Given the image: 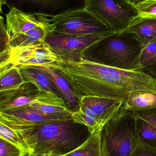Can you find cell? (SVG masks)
<instances>
[{
  "label": "cell",
  "mask_w": 156,
  "mask_h": 156,
  "mask_svg": "<svg viewBox=\"0 0 156 156\" xmlns=\"http://www.w3.org/2000/svg\"><path fill=\"white\" fill-rule=\"evenodd\" d=\"M140 1H142V0H131V2H132V3L135 4Z\"/></svg>",
  "instance_id": "f546056e"
},
{
  "label": "cell",
  "mask_w": 156,
  "mask_h": 156,
  "mask_svg": "<svg viewBox=\"0 0 156 156\" xmlns=\"http://www.w3.org/2000/svg\"><path fill=\"white\" fill-rule=\"evenodd\" d=\"M130 110H139L156 107V92L149 90H137L130 93L125 101Z\"/></svg>",
  "instance_id": "ac0fdd59"
},
{
  "label": "cell",
  "mask_w": 156,
  "mask_h": 156,
  "mask_svg": "<svg viewBox=\"0 0 156 156\" xmlns=\"http://www.w3.org/2000/svg\"><path fill=\"white\" fill-rule=\"evenodd\" d=\"M143 48L136 36L126 29L99 41L87 51L86 58L119 69L143 71L140 56Z\"/></svg>",
  "instance_id": "3957f363"
},
{
  "label": "cell",
  "mask_w": 156,
  "mask_h": 156,
  "mask_svg": "<svg viewBox=\"0 0 156 156\" xmlns=\"http://www.w3.org/2000/svg\"><path fill=\"white\" fill-rule=\"evenodd\" d=\"M131 156H156V151L139 143Z\"/></svg>",
  "instance_id": "4316f807"
},
{
  "label": "cell",
  "mask_w": 156,
  "mask_h": 156,
  "mask_svg": "<svg viewBox=\"0 0 156 156\" xmlns=\"http://www.w3.org/2000/svg\"><path fill=\"white\" fill-rule=\"evenodd\" d=\"M24 82L18 66L10 64L0 67V91L18 88Z\"/></svg>",
  "instance_id": "d6986e66"
},
{
  "label": "cell",
  "mask_w": 156,
  "mask_h": 156,
  "mask_svg": "<svg viewBox=\"0 0 156 156\" xmlns=\"http://www.w3.org/2000/svg\"><path fill=\"white\" fill-rule=\"evenodd\" d=\"M71 118L69 115L45 114L30 108L28 105L0 111V122L13 130Z\"/></svg>",
  "instance_id": "8fae6325"
},
{
  "label": "cell",
  "mask_w": 156,
  "mask_h": 156,
  "mask_svg": "<svg viewBox=\"0 0 156 156\" xmlns=\"http://www.w3.org/2000/svg\"><path fill=\"white\" fill-rule=\"evenodd\" d=\"M39 92L35 85L28 82L16 89L0 91V111L31 104Z\"/></svg>",
  "instance_id": "7c38bea8"
},
{
  "label": "cell",
  "mask_w": 156,
  "mask_h": 156,
  "mask_svg": "<svg viewBox=\"0 0 156 156\" xmlns=\"http://www.w3.org/2000/svg\"><path fill=\"white\" fill-rule=\"evenodd\" d=\"M114 32L83 35L67 34L53 31L45 42L62 59H78L94 45Z\"/></svg>",
  "instance_id": "9c48e42d"
},
{
  "label": "cell",
  "mask_w": 156,
  "mask_h": 156,
  "mask_svg": "<svg viewBox=\"0 0 156 156\" xmlns=\"http://www.w3.org/2000/svg\"><path fill=\"white\" fill-rule=\"evenodd\" d=\"M78 100V108L71 115L75 122L85 126L91 133L100 132L125 101L98 96H84Z\"/></svg>",
  "instance_id": "8992f818"
},
{
  "label": "cell",
  "mask_w": 156,
  "mask_h": 156,
  "mask_svg": "<svg viewBox=\"0 0 156 156\" xmlns=\"http://www.w3.org/2000/svg\"><path fill=\"white\" fill-rule=\"evenodd\" d=\"M127 30L136 36L144 47L156 39V18L139 16Z\"/></svg>",
  "instance_id": "2e32d148"
},
{
  "label": "cell",
  "mask_w": 156,
  "mask_h": 156,
  "mask_svg": "<svg viewBox=\"0 0 156 156\" xmlns=\"http://www.w3.org/2000/svg\"><path fill=\"white\" fill-rule=\"evenodd\" d=\"M8 1V0H0V10H1V12L2 11V7L3 5L6 4Z\"/></svg>",
  "instance_id": "f1b7e54d"
},
{
  "label": "cell",
  "mask_w": 156,
  "mask_h": 156,
  "mask_svg": "<svg viewBox=\"0 0 156 156\" xmlns=\"http://www.w3.org/2000/svg\"><path fill=\"white\" fill-rule=\"evenodd\" d=\"M50 67L67 80L78 99L93 96L125 100L137 90L156 92V78L143 71L115 68L85 57L61 59Z\"/></svg>",
  "instance_id": "6da1fadb"
},
{
  "label": "cell",
  "mask_w": 156,
  "mask_h": 156,
  "mask_svg": "<svg viewBox=\"0 0 156 156\" xmlns=\"http://www.w3.org/2000/svg\"><path fill=\"white\" fill-rule=\"evenodd\" d=\"M127 1H129V2H131V0H126Z\"/></svg>",
  "instance_id": "1f68e13d"
},
{
  "label": "cell",
  "mask_w": 156,
  "mask_h": 156,
  "mask_svg": "<svg viewBox=\"0 0 156 156\" xmlns=\"http://www.w3.org/2000/svg\"><path fill=\"white\" fill-rule=\"evenodd\" d=\"M60 59L45 42L10 49L9 62L18 66H50Z\"/></svg>",
  "instance_id": "30bf717a"
},
{
  "label": "cell",
  "mask_w": 156,
  "mask_h": 156,
  "mask_svg": "<svg viewBox=\"0 0 156 156\" xmlns=\"http://www.w3.org/2000/svg\"><path fill=\"white\" fill-rule=\"evenodd\" d=\"M32 67L41 71L50 79L61 93L71 111L73 112L78 110V100L75 92L67 80L57 70L49 66Z\"/></svg>",
  "instance_id": "9a60e30c"
},
{
  "label": "cell",
  "mask_w": 156,
  "mask_h": 156,
  "mask_svg": "<svg viewBox=\"0 0 156 156\" xmlns=\"http://www.w3.org/2000/svg\"><path fill=\"white\" fill-rule=\"evenodd\" d=\"M16 5L33 9V13L54 16L62 12L77 9L72 6L74 0H13Z\"/></svg>",
  "instance_id": "5bb4252c"
},
{
  "label": "cell",
  "mask_w": 156,
  "mask_h": 156,
  "mask_svg": "<svg viewBox=\"0 0 156 156\" xmlns=\"http://www.w3.org/2000/svg\"><path fill=\"white\" fill-rule=\"evenodd\" d=\"M13 130L31 156L65 155L79 147L91 134L86 126L75 122L72 117Z\"/></svg>",
  "instance_id": "7a4b0ae2"
},
{
  "label": "cell",
  "mask_w": 156,
  "mask_h": 156,
  "mask_svg": "<svg viewBox=\"0 0 156 156\" xmlns=\"http://www.w3.org/2000/svg\"><path fill=\"white\" fill-rule=\"evenodd\" d=\"M134 5L140 17L156 18V0H142Z\"/></svg>",
  "instance_id": "cb8c5ba5"
},
{
  "label": "cell",
  "mask_w": 156,
  "mask_h": 156,
  "mask_svg": "<svg viewBox=\"0 0 156 156\" xmlns=\"http://www.w3.org/2000/svg\"><path fill=\"white\" fill-rule=\"evenodd\" d=\"M26 156H31L29 155H27ZM41 156H56L53 155H52V154H47V155H44Z\"/></svg>",
  "instance_id": "4dcf8cb0"
},
{
  "label": "cell",
  "mask_w": 156,
  "mask_h": 156,
  "mask_svg": "<svg viewBox=\"0 0 156 156\" xmlns=\"http://www.w3.org/2000/svg\"><path fill=\"white\" fill-rule=\"evenodd\" d=\"M132 111L136 117L145 120L156 128V107Z\"/></svg>",
  "instance_id": "484cf974"
},
{
  "label": "cell",
  "mask_w": 156,
  "mask_h": 156,
  "mask_svg": "<svg viewBox=\"0 0 156 156\" xmlns=\"http://www.w3.org/2000/svg\"><path fill=\"white\" fill-rule=\"evenodd\" d=\"M84 7L115 33L126 30L139 17L134 4L126 0H84Z\"/></svg>",
  "instance_id": "52a82bcc"
},
{
  "label": "cell",
  "mask_w": 156,
  "mask_h": 156,
  "mask_svg": "<svg viewBox=\"0 0 156 156\" xmlns=\"http://www.w3.org/2000/svg\"><path fill=\"white\" fill-rule=\"evenodd\" d=\"M102 156H131L139 144L136 118L125 101L100 131Z\"/></svg>",
  "instance_id": "5b68a950"
},
{
  "label": "cell",
  "mask_w": 156,
  "mask_h": 156,
  "mask_svg": "<svg viewBox=\"0 0 156 156\" xmlns=\"http://www.w3.org/2000/svg\"><path fill=\"white\" fill-rule=\"evenodd\" d=\"M19 67L25 82L34 83L38 88L39 91L52 92L59 96L63 97L59 90L45 74L32 66H21Z\"/></svg>",
  "instance_id": "e0dca14e"
},
{
  "label": "cell",
  "mask_w": 156,
  "mask_h": 156,
  "mask_svg": "<svg viewBox=\"0 0 156 156\" xmlns=\"http://www.w3.org/2000/svg\"><path fill=\"white\" fill-rule=\"evenodd\" d=\"M143 71L152 69L156 66V39L143 48L140 56Z\"/></svg>",
  "instance_id": "7402d4cb"
},
{
  "label": "cell",
  "mask_w": 156,
  "mask_h": 156,
  "mask_svg": "<svg viewBox=\"0 0 156 156\" xmlns=\"http://www.w3.org/2000/svg\"><path fill=\"white\" fill-rule=\"evenodd\" d=\"M136 118L139 143L156 151V128L145 120Z\"/></svg>",
  "instance_id": "44dd1931"
},
{
  "label": "cell",
  "mask_w": 156,
  "mask_h": 156,
  "mask_svg": "<svg viewBox=\"0 0 156 156\" xmlns=\"http://www.w3.org/2000/svg\"><path fill=\"white\" fill-rule=\"evenodd\" d=\"M27 155L16 146L0 137V156H26Z\"/></svg>",
  "instance_id": "d4e9b609"
},
{
  "label": "cell",
  "mask_w": 156,
  "mask_h": 156,
  "mask_svg": "<svg viewBox=\"0 0 156 156\" xmlns=\"http://www.w3.org/2000/svg\"><path fill=\"white\" fill-rule=\"evenodd\" d=\"M63 156H102L100 132L93 133L79 147Z\"/></svg>",
  "instance_id": "ffe728a7"
},
{
  "label": "cell",
  "mask_w": 156,
  "mask_h": 156,
  "mask_svg": "<svg viewBox=\"0 0 156 156\" xmlns=\"http://www.w3.org/2000/svg\"><path fill=\"white\" fill-rule=\"evenodd\" d=\"M28 106L31 109L49 115H72L66 101L55 93L39 91L34 101Z\"/></svg>",
  "instance_id": "4fadbf2b"
},
{
  "label": "cell",
  "mask_w": 156,
  "mask_h": 156,
  "mask_svg": "<svg viewBox=\"0 0 156 156\" xmlns=\"http://www.w3.org/2000/svg\"><path fill=\"white\" fill-rule=\"evenodd\" d=\"M54 32L67 34L83 35L113 32L96 16L84 7L51 16Z\"/></svg>",
  "instance_id": "ba28073f"
},
{
  "label": "cell",
  "mask_w": 156,
  "mask_h": 156,
  "mask_svg": "<svg viewBox=\"0 0 156 156\" xmlns=\"http://www.w3.org/2000/svg\"><path fill=\"white\" fill-rule=\"evenodd\" d=\"M50 16L27 12L12 6L5 15L6 39L1 44L11 49L44 43L48 35L55 29Z\"/></svg>",
  "instance_id": "277c9868"
},
{
  "label": "cell",
  "mask_w": 156,
  "mask_h": 156,
  "mask_svg": "<svg viewBox=\"0 0 156 156\" xmlns=\"http://www.w3.org/2000/svg\"><path fill=\"white\" fill-rule=\"evenodd\" d=\"M145 72H146L149 75H151V76L154 77L156 78V66L154 68L152 69L147 70V71H145Z\"/></svg>",
  "instance_id": "83f0119b"
},
{
  "label": "cell",
  "mask_w": 156,
  "mask_h": 156,
  "mask_svg": "<svg viewBox=\"0 0 156 156\" xmlns=\"http://www.w3.org/2000/svg\"><path fill=\"white\" fill-rule=\"evenodd\" d=\"M0 137L16 146L28 155L27 147L18 135L8 126L0 122Z\"/></svg>",
  "instance_id": "603a6c76"
}]
</instances>
